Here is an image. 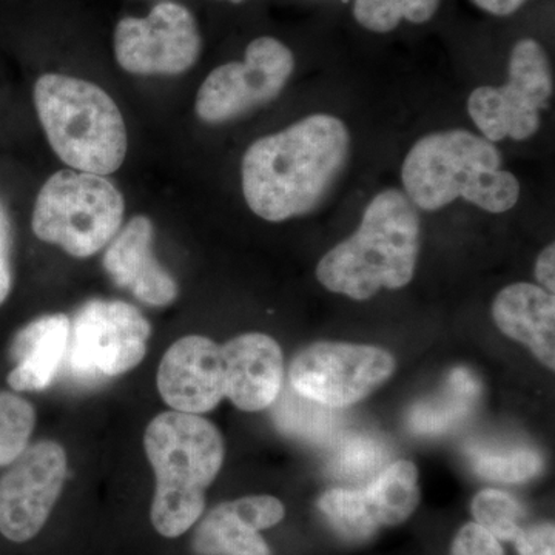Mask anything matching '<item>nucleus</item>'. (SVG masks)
I'll list each match as a JSON object with an SVG mask.
<instances>
[{
    "instance_id": "f257e3e1",
    "label": "nucleus",
    "mask_w": 555,
    "mask_h": 555,
    "mask_svg": "<svg viewBox=\"0 0 555 555\" xmlns=\"http://www.w3.org/2000/svg\"><path fill=\"white\" fill-rule=\"evenodd\" d=\"M349 158L345 122L331 115L309 116L247 149L241 169L244 198L266 221L302 217L326 201Z\"/></svg>"
},
{
    "instance_id": "f03ea898",
    "label": "nucleus",
    "mask_w": 555,
    "mask_h": 555,
    "mask_svg": "<svg viewBox=\"0 0 555 555\" xmlns=\"http://www.w3.org/2000/svg\"><path fill=\"white\" fill-rule=\"evenodd\" d=\"M420 251L418 211L406 193L387 189L364 210L360 228L318 262L317 278L334 294L364 301L414 278Z\"/></svg>"
},
{
    "instance_id": "7ed1b4c3",
    "label": "nucleus",
    "mask_w": 555,
    "mask_h": 555,
    "mask_svg": "<svg viewBox=\"0 0 555 555\" xmlns=\"http://www.w3.org/2000/svg\"><path fill=\"white\" fill-rule=\"evenodd\" d=\"M401 181L412 204L426 211L463 198L489 214H505L521 192L518 179L502 169L495 145L466 130L438 131L415 142Z\"/></svg>"
},
{
    "instance_id": "20e7f679",
    "label": "nucleus",
    "mask_w": 555,
    "mask_h": 555,
    "mask_svg": "<svg viewBox=\"0 0 555 555\" xmlns=\"http://www.w3.org/2000/svg\"><path fill=\"white\" fill-rule=\"evenodd\" d=\"M144 447L156 478L152 524L160 535L177 539L203 514L206 489L224 462V440L203 416L170 411L150 422Z\"/></svg>"
},
{
    "instance_id": "39448f33",
    "label": "nucleus",
    "mask_w": 555,
    "mask_h": 555,
    "mask_svg": "<svg viewBox=\"0 0 555 555\" xmlns=\"http://www.w3.org/2000/svg\"><path fill=\"white\" fill-rule=\"evenodd\" d=\"M35 104L51 149L72 169L107 177L122 166L126 124L101 87L51 73L36 82Z\"/></svg>"
},
{
    "instance_id": "423d86ee",
    "label": "nucleus",
    "mask_w": 555,
    "mask_h": 555,
    "mask_svg": "<svg viewBox=\"0 0 555 555\" xmlns=\"http://www.w3.org/2000/svg\"><path fill=\"white\" fill-rule=\"evenodd\" d=\"M124 198L101 175L62 170L40 189L33 211V232L75 258H89L119 232Z\"/></svg>"
},
{
    "instance_id": "0eeeda50",
    "label": "nucleus",
    "mask_w": 555,
    "mask_h": 555,
    "mask_svg": "<svg viewBox=\"0 0 555 555\" xmlns=\"http://www.w3.org/2000/svg\"><path fill=\"white\" fill-rule=\"evenodd\" d=\"M150 334L149 321L129 302L91 299L73 320L64 361L80 383L118 377L144 360Z\"/></svg>"
},
{
    "instance_id": "6e6552de",
    "label": "nucleus",
    "mask_w": 555,
    "mask_h": 555,
    "mask_svg": "<svg viewBox=\"0 0 555 555\" xmlns=\"http://www.w3.org/2000/svg\"><path fill=\"white\" fill-rule=\"evenodd\" d=\"M554 82L545 50L534 39L514 46L509 79L503 87H478L467 100V112L491 142L525 141L540 129V112L553 96Z\"/></svg>"
},
{
    "instance_id": "1a4fd4ad",
    "label": "nucleus",
    "mask_w": 555,
    "mask_h": 555,
    "mask_svg": "<svg viewBox=\"0 0 555 555\" xmlns=\"http://www.w3.org/2000/svg\"><path fill=\"white\" fill-rule=\"evenodd\" d=\"M396 367V358L382 347L321 341L294 358L288 382L299 396L343 409L371 396Z\"/></svg>"
},
{
    "instance_id": "9d476101",
    "label": "nucleus",
    "mask_w": 555,
    "mask_h": 555,
    "mask_svg": "<svg viewBox=\"0 0 555 555\" xmlns=\"http://www.w3.org/2000/svg\"><path fill=\"white\" fill-rule=\"evenodd\" d=\"M295 68V57L283 42L269 36L248 43L244 62H229L207 76L196 96L204 122L221 124L275 100Z\"/></svg>"
},
{
    "instance_id": "9b49d317",
    "label": "nucleus",
    "mask_w": 555,
    "mask_h": 555,
    "mask_svg": "<svg viewBox=\"0 0 555 555\" xmlns=\"http://www.w3.org/2000/svg\"><path fill=\"white\" fill-rule=\"evenodd\" d=\"M201 49L198 24L181 3H158L147 17L120 21L115 31L116 60L133 75H181L195 65Z\"/></svg>"
},
{
    "instance_id": "f8f14e48",
    "label": "nucleus",
    "mask_w": 555,
    "mask_h": 555,
    "mask_svg": "<svg viewBox=\"0 0 555 555\" xmlns=\"http://www.w3.org/2000/svg\"><path fill=\"white\" fill-rule=\"evenodd\" d=\"M67 454L57 441L31 444L0 477V532L25 543L42 531L67 478Z\"/></svg>"
},
{
    "instance_id": "ddd939ff",
    "label": "nucleus",
    "mask_w": 555,
    "mask_h": 555,
    "mask_svg": "<svg viewBox=\"0 0 555 555\" xmlns=\"http://www.w3.org/2000/svg\"><path fill=\"white\" fill-rule=\"evenodd\" d=\"M158 389L173 411L199 415L225 397L221 346L201 335L178 339L163 357Z\"/></svg>"
},
{
    "instance_id": "4468645a",
    "label": "nucleus",
    "mask_w": 555,
    "mask_h": 555,
    "mask_svg": "<svg viewBox=\"0 0 555 555\" xmlns=\"http://www.w3.org/2000/svg\"><path fill=\"white\" fill-rule=\"evenodd\" d=\"M225 397L241 411L258 412L275 403L283 389L284 358L275 339L244 334L221 346Z\"/></svg>"
},
{
    "instance_id": "2eb2a0df",
    "label": "nucleus",
    "mask_w": 555,
    "mask_h": 555,
    "mask_svg": "<svg viewBox=\"0 0 555 555\" xmlns=\"http://www.w3.org/2000/svg\"><path fill=\"white\" fill-rule=\"evenodd\" d=\"M152 221L134 217L115 238L104 255V268L116 284L129 288L142 302L156 308L169 306L178 297L173 278L153 255Z\"/></svg>"
},
{
    "instance_id": "dca6fc26",
    "label": "nucleus",
    "mask_w": 555,
    "mask_h": 555,
    "mask_svg": "<svg viewBox=\"0 0 555 555\" xmlns=\"http://www.w3.org/2000/svg\"><path fill=\"white\" fill-rule=\"evenodd\" d=\"M495 326L531 350L540 363L555 367V298L535 284L517 283L496 295Z\"/></svg>"
},
{
    "instance_id": "f3484780",
    "label": "nucleus",
    "mask_w": 555,
    "mask_h": 555,
    "mask_svg": "<svg viewBox=\"0 0 555 555\" xmlns=\"http://www.w3.org/2000/svg\"><path fill=\"white\" fill-rule=\"evenodd\" d=\"M72 321L64 313L40 317L14 338L11 357L16 366L9 385L16 392L47 389L60 374L67 353Z\"/></svg>"
},
{
    "instance_id": "a211bd4d",
    "label": "nucleus",
    "mask_w": 555,
    "mask_h": 555,
    "mask_svg": "<svg viewBox=\"0 0 555 555\" xmlns=\"http://www.w3.org/2000/svg\"><path fill=\"white\" fill-rule=\"evenodd\" d=\"M481 385L466 367H456L449 374L447 386L438 397L422 401L411 409L409 429L418 436H441L462 425L476 408Z\"/></svg>"
},
{
    "instance_id": "6ab92c4d",
    "label": "nucleus",
    "mask_w": 555,
    "mask_h": 555,
    "mask_svg": "<svg viewBox=\"0 0 555 555\" xmlns=\"http://www.w3.org/2000/svg\"><path fill=\"white\" fill-rule=\"evenodd\" d=\"M198 555H270L266 540L233 511L230 502L207 514L193 537Z\"/></svg>"
},
{
    "instance_id": "aec40b11",
    "label": "nucleus",
    "mask_w": 555,
    "mask_h": 555,
    "mask_svg": "<svg viewBox=\"0 0 555 555\" xmlns=\"http://www.w3.org/2000/svg\"><path fill=\"white\" fill-rule=\"evenodd\" d=\"M369 509L378 526L408 520L418 505V473L408 460L387 466L363 489Z\"/></svg>"
},
{
    "instance_id": "412c9836",
    "label": "nucleus",
    "mask_w": 555,
    "mask_h": 555,
    "mask_svg": "<svg viewBox=\"0 0 555 555\" xmlns=\"http://www.w3.org/2000/svg\"><path fill=\"white\" fill-rule=\"evenodd\" d=\"M273 408V420L281 433L309 441H327L334 437L341 418L337 409L323 406L317 401L299 396L288 386L280 392Z\"/></svg>"
},
{
    "instance_id": "4be33fe9",
    "label": "nucleus",
    "mask_w": 555,
    "mask_h": 555,
    "mask_svg": "<svg viewBox=\"0 0 555 555\" xmlns=\"http://www.w3.org/2000/svg\"><path fill=\"white\" fill-rule=\"evenodd\" d=\"M469 460L478 476L502 483H524L543 469L542 455L531 448L474 447Z\"/></svg>"
},
{
    "instance_id": "5701e85b",
    "label": "nucleus",
    "mask_w": 555,
    "mask_h": 555,
    "mask_svg": "<svg viewBox=\"0 0 555 555\" xmlns=\"http://www.w3.org/2000/svg\"><path fill=\"white\" fill-rule=\"evenodd\" d=\"M441 0H356L353 16L374 33L396 30L401 21L425 24L433 20Z\"/></svg>"
},
{
    "instance_id": "b1692460",
    "label": "nucleus",
    "mask_w": 555,
    "mask_h": 555,
    "mask_svg": "<svg viewBox=\"0 0 555 555\" xmlns=\"http://www.w3.org/2000/svg\"><path fill=\"white\" fill-rule=\"evenodd\" d=\"M318 505L332 526L347 539L366 540L378 529L363 491L331 489L321 496Z\"/></svg>"
},
{
    "instance_id": "393cba45",
    "label": "nucleus",
    "mask_w": 555,
    "mask_h": 555,
    "mask_svg": "<svg viewBox=\"0 0 555 555\" xmlns=\"http://www.w3.org/2000/svg\"><path fill=\"white\" fill-rule=\"evenodd\" d=\"M35 425L31 403L14 393H0V466H10L28 448Z\"/></svg>"
},
{
    "instance_id": "a878e982",
    "label": "nucleus",
    "mask_w": 555,
    "mask_h": 555,
    "mask_svg": "<svg viewBox=\"0 0 555 555\" xmlns=\"http://www.w3.org/2000/svg\"><path fill=\"white\" fill-rule=\"evenodd\" d=\"M473 514L477 524L491 532L495 539L514 540L521 531L524 509L517 500L496 489H485L473 502Z\"/></svg>"
},
{
    "instance_id": "bb28decb",
    "label": "nucleus",
    "mask_w": 555,
    "mask_h": 555,
    "mask_svg": "<svg viewBox=\"0 0 555 555\" xmlns=\"http://www.w3.org/2000/svg\"><path fill=\"white\" fill-rule=\"evenodd\" d=\"M386 448L372 437L353 436L346 438L335 451L332 469L338 477L349 480H366L377 476L387 459Z\"/></svg>"
},
{
    "instance_id": "cd10ccee",
    "label": "nucleus",
    "mask_w": 555,
    "mask_h": 555,
    "mask_svg": "<svg viewBox=\"0 0 555 555\" xmlns=\"http://www.w3.org/2000/svg\"><path fill=\"white\" fill-rule=\"evenodd\" d=\"M233 511L257 531L272 528L286 516L283 503L275 496L251 495L230 502Z\"/></svg>"
},
{
    "instance_id": "c85d7f7f",
    "label": "nucleus",
    "mask_w": 555,
    "mask_h": 555,
    "mask_svg": "<svg viewBox=\"0 0 555 555\" xmlns=\"http://www.w3.org/2000/svg\"><path fill=\"white\" fill-rule=\"evenodd\" d=\"M451 555H503L499 539L478 524H467L460 529Z\"/></svg>"
},
{
    "instance_id": "c756f323",
    "label": "nucleus",
    "mask_w": 555,
    "mask_h": 555,
    "mask_svg": "<svg viewBox=\"0 0 555 555\" xmlns=\"http://www.w3.org/2000/svg\"><path fill=\"white\" fill-rule=\"evenodd\" d=\"M514 540H516L517 551L520 555H554L555 531L553 524L521 529Z\"/></svg>"
},
{
    "instance_id": "7c9ffc66",
    "label": "nucleus",
    "mask_w": 555,
    "mask_h": 555,
    "mask_svg": "<svg viewBox=\"0 0 555 555\" xmlns=\"http://www.w3.org/2000/svg\"><path fill=\"white\" fill-rule=\"evenodd\" d=\"M10 250H11V222L9 211L5 206L0 203V305H3L9 298L11 291V264H10Z\"/></svg>"
},
{
    "instance_id": "2f4dec72",
    "label": "nucleus",
    "mask_w": 555,
    "mask_h": 555,
    "mask_svg": "<svg viewBox=\"0 0 555 555\" xmlns=\"http://www.w3.org/2000/svg\"><path fill=\"white\" fill-rule=\"evenodd\" d=\"M555 247L554 244L547 246L537 258L535 278L542 284L545 291L554 295V276H555Z\"/></svg>"
},
{
    "instance_id": "473e14b6",
    "label": "nucleus",
    "mask_w": 555,
    "mask_h": 555,
    "mask_svg": "<svg viewBox=\"0 0 555 555\" xmlns=\"http://www.w3.org/2000/svg\"><path fill=\"white\" fill-rule=\"evenodd\" d=\"M473 2L486 13L494 14V16H509V14L516 13L526 0H473Z\"/></svg>"
},
{
    "instance_id": "72a5a7b5",
    "label": "nucleus",
    "mask_w": 555,
    "mask_h": 555,
    "mask_svg": "<svg viewBox=\"0 0 555 555\" xmlns=\"http://www.w3.org/2000/svg\"><path fill=\"white\" fill-rule=\"evenodd\" d=\"M229 2H232V3H241V2H244V0H229Z\"/></svg>"
}]
</instances>
